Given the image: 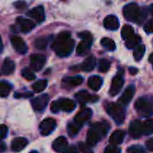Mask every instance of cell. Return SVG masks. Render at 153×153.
<instances>
[{
    "label": "cell",
    "mask_w": 153,
    "mask_h": 153,
    "mask_svg": "<svg viewBox=\"0 0 153 153\" xmlns=\"http://www.w3.org/2000/svg\"><path fill=\"white\" fill-rule=\"evenodd\" d=\"M74 48V40L71 39L69 31L60 32L52 44V48L60 57L68 56Z\"/></svg>",
    "instance_id": "obj_1"
},
{
    "label": "cell",
    "mask_w": 153,
    "mask_h": 153,
    "mask_svg": "<svg viewBox=\"0 0 153 153\" xmlns=\"http://www.w3.org/2000/svg\"><path fill=\"white\" fill-rule=\"evenodd\" d=\"M110 126L108 122H97L92 124L87 133V143L91 147L95 146L108 133Z\"/></svg>",
    "instance_id": "obj_2"
},
{
    "label": "cell",
    "mask_w": 153,
    "mask_h": 153,
    "mask_svg": "<svg viewBox=\"0 0 153 153\" xmlns=\"http://www.w3.org/2000/svg\"><path fill=\"white\" fill-rule=\"evenodd\" d=\"M123 13L124 17L127 21L141 24V22L144 21L147 16V10L141 9L136 3H130L124 6Z\"/></svg>",
    "instance_id": "obj_3"
},
{
    "label": "cell",
    "mask_w": 153,
    "mask_h": 153,
    "mask_svg": "<svg viewBox=\"0 0 153 153\" xmlns=\"http://www.w3.org/2000/svg\"><path fill=\"white\" fill-rule=\"evenodd\" d=\"M135 109L140 116L148 117L153 115V96H145L139 98L135 104Z\"/></svg>",
    "instance_id": "obj_4"
},
{
    "label": "cell",
    "mask_w": 153,
    "mask_h": 153,
    "mask_svg": "<svg viewBox=\"0 0 153 153\" xmlns=\"http://www.w3.org/2000/svg\"><path fill=\"white\" fill-rule=\"evenodd\" d=\"M106 111L111 118L117 124L122 125L126 118L125 107L119 103H109L106 107Z\"/></svg>",
    "instance_id": "obj_5"
},
{
    "label": "cell",
    "mask_w": 153,
    "mask_h": 153,
    "mask_svg": "<svg viewBox=\"0 0 153 153\" xmlns=\"http://www.w3.org/2000/svg\"><path fill=\"white\" fill-rule=\"evenodd\" d=\"M76 108V103L74 100L70 99H59L51 103L50 109L53 113H58L60 111L72 112Z\"/></svg>",
    "instance_id": "obj_6"
},
{
    "label": "cell",
    "mask_w": 153,
    "mask_h": 153,
    "mask_svg": "<svg viewBox=\"0 0 153 153\" xmlns=\"http://www.w3.org/2000/svg\"><path fill=\"white\" fill-rule=\"evenodd\" d=\"M78 37L82 39V41L79 43L76 48V53L79 56H85L91 50L92 45V36L89 31H82L78 33Z\"/></svg>",
    "instance_id": "obj_7"
},
{
    "label": "cell",
    "mask_w": 153,
    "mask_h": 153,
    "mask_svg": "<svg viewBox=\"0 0 153 153\" xmlns=\"http://www.w3.org/2000/svg\"><path fill=\"white\" fill-rule=\"evenodd\" d=\"M124 71L123 69H119L117 74L113 78L112 82H111V86L109 89V94L111 97H114L116 95H117L120 91L122 90V87L124 85L125 80H124V76H123Z\"/></svg>",
    "instance_id": "obj_8"
},
{
    "label": "cell",
    "mask_w": 153,
    "mask_h": 153,
    "mask_svg": "<svg viewBox=\"0 0 153 153\" xmlns=\"http://www.w3.org/2000/svg\"><path fill=\"white\" fill-rule=\"evenodd\" d=\"M49 97L48 94H42L40 96H38L30 100V104L32 108L35 111H42L45 109L47 105L48 104Z\"/></svg>",
    "instance_id": "obj_9"
},
{
    "label": "cell",
    "mask_w": 153,
    "mask_h": 153,
    "mask_svg": "<svg viewBox=\"0 0 153 153\" xmlns=\"http://www.w3.org/2000/svg\"><path fill=\"white\" fill-rule=\"evenodd\" d=\"M56 126V122L54 118H46L39 125V133L43 136L50 134Z\"/></svg>",
    "instance_id": "obj_10"
},
{
    "label": "cell",
    "mask_w": 153,
    "mask_h": 153,
    "mask_svg": "<svg viewBox=\"0 0 153 153\" xmlns=\"http://www.w3.org/2000/svg\"><path fill=\"white\" fill-rule=\"evenodd\" d=\"M75 100L82 105L86 104V103H93L97 102L99 100V97L97 95H91L87 91L82 90L78 91L75 95Z\"/></svg>",
    "instance_id": "obj_11"
},
{
    "label": "cell",
    "mask_w": 153,
    "mask_h": 153,
    "mask_svg": "<svg viewBox=\"0 0 153 153\" xmlns=\"http://www.w3.org/2000/svg\"><path fill=\"white\" fill-rule=\"evenodd\" d=\"M46 61V56L42 54H32L30 57V67L36 72L40 71L44 67Z\"/></svg>",
    "instance_id": "obj_12"
},
{
    "label": "cell",
    "mask_w": 153,
    "mask_h": 153,
    "mask_svg": "<svg viewBox=\"0 0 153 153\" xmlns=\"http://www.w3.org/2000/svg\"><path fill=\"white\" fill-rule=\"evenodd\" d=\"M91 116H92L91 109L89 108H86V107H82L81 108V110L74 117V121L76 122L78 125L82 126L87 121H89L91 118Z\"/></svg>",
    "instance_id": "obj_13"
},
{
    "label": "cell",
    "mask_w": 153,
    "mask_h": 153,
    "mask_svg": "<svg viewBox=\"0 0 153 153\" xmlns=\"http://www.w3.org/2000/svg\"><path fill=\"white\" fill-rule=\"evenodd\" d=\"M10 40H11L13 48L16 50L17 53H19V54H25L27 52L28 47H27L25 41L22 38H20L18 36H12Z\"/></svg>",
    "instance_id": "obj_14"
},
{
    "label": "cell",
    "mask_w": 153,
    "mask_h": 153,
    "mask_svg": "<svg viewBox=\"0 0 153 153\" xmlns=\"http://www.w3.org/2000/svg\"><path fill=\"white\" fill-rule=\"evenodd\" d=\"M27 15L30 18H32L37 22L40 23L45 20V11L44 7L42 5H39L37 7L32 8L27 13Z\"/></svg>",
    "instance_id": "obj_15"
},
{
    "label": "cell",
    "mask_w": 153,
    "mask_h": 153,
    "mask_svg": "<svg viewBox=\"0 0 153 153\" xmlns=\"http://www.w3.org/2000/svg\"><path fill=\"white\" fill-rule=\"evenodd\" d=\"M134 93H135V88H134V85H130L129 87H127L126 89V91H124L123 95L118 100V103L121 104L124 107L127 106L131 102V100H133V98L134 96Z\"/></svg>",
    "instance_id": "obj_16"
},
{
    "label": "cell",
    "mask_w": 153,
    "mask_h": 153,
    "mask_svg": "<svg viewBox=\"0 0 153 153\" xmlns=\"http://www.w3.org/2000/svg\"><path fill=\"white\" fill-rule=\"evenodd\" d=\"M16 22L19 26L20 30L23 33L30 32L35 27V23L32 21L26 19V18H23V17H18L16 19Z\"/></svg>",
    "instance_id": "obj_17"
},
{
    "label": "cell",
    "mask_w": 153,
    "mask_h": 153,
    "mask_svg": "<svg viewBox=\"0 0 153 153\" xmlns=\"http://www.w3.org/2000/svg\"><path fill=\"white\" fill-rule=\"evenodd\" d=\"M104 27L109 30H117L119 28V20L118 18L114 15V14H110L108 15L103 22Z\"/></svg>",
    "instance_id": "obj_18"
},
{
    "label": "cell",
    "mask_w": 153,
    "mask_h": 153,
    "mask_svg": "<svg viewBox=\"0 0 153 153\" xmlns=\"http://www.w3.org/2000/svg\"><path fill=\"white\" fill-rule=\"evenodd\" d=\"M52 148L56 152H65V151L68 148V143L66 138L65 136H59L58 138H56L52 143Z\"/></svg>",
    "instance_id": "obj_19"
},
{
    "label": "cell",
    "mask_w": 153,
    "mask_h": 153,
    "mask_svg": "<svg viewBox=\"0 0 153 153\" xmlns=\"http://www.w3.org/2000/svg\"><path fill=\"white\" fill-rule=\"evenodd\" d=\"M129 134L133 138H140L143 134V123L139 120H134L129 126Z\"/></svg>",
    "instance_id": "obj_20"
},
{
    "label": "cell",
    "mask_w": 153,
    "mask_h": 153,
    "mask_svg": "<svg viewBox=\"0 0 153 153\" xmlns=\"http://www.w3.org/2000/svg\"><path fill=\"white\" fill-rule=\"evenodd\" d=\"M28 144V140L23 137H17L14 138L12 141L11 143V149L14 152H19L22 150H23Z\"/></svg>",
    "instance_id": "obj_21"
},
{
    "label": "cell",
    "mask_w": 153,
    "mask_h": 153,
    "mask_svg": "<svg viewBox=\"0 0 153 153\" xmlns=\"http://www.w3.org/2000/svg\"><path fill=\"white\" fill-rule=\"evenodd\" d=\"M102 83H103L102 78L98 75L91 76L88 80V86L94 91H98L101 88Z\"/></svg>",
    "instance_id": "obj_22"
},
{
    "label": "cell",
    "mask_w": 153,
    "mask_h": 153,
    "mask_svg": "<svg viewBox=\"0 0 153 153\" xmlns=\"http://www.w3.org/2000/svg\"><path fill=\"white\" fill-rule=\"evenodd\" d=\"M15 69V64L13 60H11L10 58H5L4 60V63L2 65V74L4 75H9L12 74L13 72Z\"/></svg>",
    "instance_id": "obj_23"
},
{
    "label": "cell",
    "mask_w": 153,
    "mask_h": 153,
    "mask_svg": "<svg viewBox=\"0 0 153 153\" xmlns=\"http://www.w3.org/2000/svg\"><path fill=\"white\" fill-rule=\"evenodd\" d=\"M96 65V58L94 56H90L87 57L81 65L80 69L85 71V72H91L94 69Z\"/></svg>",
    "instance_id": "obj_24"
},
{
    "label": "cell",
    "mask_w": 153,
    "mask_h": 153,
    "mask_svg": "<svg viewBox=\"0 0 153 153\" xmlns=\"http://www.w3.org/2000/svg\"><path fill=\"white\" fill-rule=\"evenodd\" d=\"M124 138H125V132L122 130H117L111 134L109 138V143H111V145L117 146L123 143Z\"/></svg>",
    "instance_id": "obj_25"
},
{
    "label": "cell",
    "mask_w": 153,
    "mask_h": 153,
    "mask_svg": "<svg viewBox=\"0 0 153 153\" xmlns=\"http://www.w3.org/2000/svg\"><path fill=\"white\" fill-rule=\"evenodd\" d=\"M83 82V78L82 76H74V77H67L63 80V83H65V87H76L82 84Z\"/></svg>",
    "instance_id": "obj_26"
},
{
    "label": "cell",
    "mask_w": 153,
    "mask_h": 153,
    "mask_svg": "<svg viewBox=\"0 0 153 153\" xmlns=\"http://www.w3.org/2000/svg\"><path fill=\"white\" fill-rule=\"evenodd\" d=\"M81 128H82V126L78 125L74 121H71L67 125V133L71 137H74L75 135H77V134L79 133Z\"/></svg>",
    "instance_id": "obj_27"
},
{
    "label": "cell",
    "mask_w": 153,
    "mask_h": 153,
    "mask_svg": "<svg viewBox=\"0 0 153 153\" xmlns=\"http://www.w3.org/2000/svg\"><path fill=\"white\" fill-rule=\"evenodd\" d=\"M141 42V37L139 35H134L133 37H131L130 39L126 40V47L127 48H136L138 46H140Z\"/></svg>",
    "instance_id": "obj_28"
},
{
    "label": "cell",
    "mask_w": 153,
    "mask_h": 153,
    "mask_svg": "<svg viewBox=\"0 0 153 153\" xmlns=\"http://www.w3.org/2000/svg\"><path fill=\"white\" fill-rule=\"evenodd\" d=\"M100 44H101V46L105 49H107L108 51H114L116 49V48H117L115 41L113 39H109V38H103V39H101Z\"/></svg>",
    "instance_id": "obj_29"
},
{
    "label": "cell",
    "mask_w": 153,
    "mask_h": 153,
    "mask_svg": "<svg viewBox=\"0 0 153 153\" xmlns=\"http://www.w3.org/2000/svg\"><path fill=\"white\" fill-rule=\"evenodd\" d=\"M134 34V28L128 24L125 25L122 29V31H121V36H122V39L126 40L128 39H130L131 37H133Z\"/></svg>",
    "instance_id": "obj_30"
},
{
    "label": "cell",
    "mask_w": 153,
    "mask_h": 153,
    "mask_svg": "<svg viewBox=\"0 0 153 153\" xmlns=\"http://www.w3.org/2000/svg\"><path fill=\"white\" fill-rule=\"evenodd\" d=\"M11 90H12V85L10 83H8L7 82H4V81H2L0 82V96L2 98L8 96Z\"/></svg>",
    "instance_id": "obj_31"
},
{
    "label": "cell",
    "mask_w": 153,
    "mask_h": 153,
    "mask_svg": "<svg viewBox=\"0 0 153 153\" xmlns=\"http://www.w3.org/2000/svg\"><path fill=\"white\" fill-rule=\"evenodd\" d=\"M153 133V119H147L143 123V134L149 135Z\"/></svg>",
    "instance_id": "obj_32"
},
{
    "label": "cell",
    "mask_w": 153,
    "mask_h": 153,
    "mask_svg": "<svg viewBox=\"0 0 153 153\" xmlns=\"http://www.w3.org/2000/svg\"><path fill=\"white\" fill-rule=\"evenodd\" d=\"M47 86H48V81L47 80H39V81H38L32 84V89L35 92L39 93V92L43 91L47 88Z\"/></svg>",
    "instance_id": "obj_33"
},
{
    "label": "cell",
    "mask_w": 153,
    "mask_h": 153,
    "mask_svg": "<svg viewBox=\"0 0 153 153\" xmlns=\"http://www.w3.org/2000/svg\"><path fill=\"white\" fill-rule=\"evenodd\" d=\"M49 42V37H39L35 40V47L38 49H45Z\"/></svg>",
    "instance_id": "obj_34"
},
{
    "label": "cell",
    "mask_w": 153,
    "mask_h": 153,
    "mask_svg": "<svg viewBox=\"0 0 153 153\" xmlns=\"http://www.w3.org/2000/svg\"><path fill=\"white\" fill-rule=\"evenodd\" d=\"M145 53V46L144 45H140L138 46L134 50V57L136 61H140Z\"/></svg>",
    "instance_id": "obj_35"
},
{
    "label": "cell",
    "mask_w": 153,
    "mask_h": 153,
    "mask_svg": "<svg viewBox=\"0 0 153 153\" xmlns=\"http://www.w3.org/2000/svg\"><path fill=\"white\" fill-rule=\"evenodd\" d=\"M99 71L100 72H102V73H106L109 70L110 68V62L108 60V59H105V58H102L99 61Z\"/></svg>",
    "instance_id": "obj_36"
},
{
    "label": "cell",
    "mask_w": 153,
    "mask_h": 153,
    "mask_svg": "<svg viewBox=\"0 0 153 153\" xmlns=\"http://www.w3.org/2000/svg\"><path fill=\"white\" fill-rule=\"evenodd\" d=\"M22 76L24 79L28 80V81H32V80H34L35 77H36L35 74H34V73L31 72L29 68H24V69L22 71Z\"/></svg>",
    "instance_id": "obj_37"
},
{
    "label": "cell",
    "mask_w": 153,
    "mask_h": 153,
    "mask_svg": "<svg viewBox=\"0 0 153 153\" xmlns=\"http://www.w3.org/2000/svg\"><path fill=\"white\" fill-rule=\"evenodd\" d=\"M78 150L82 153H93L91 146L88 143H79Z\"/></svg>",
    "instance_id": "obj_38"
},
{
    "label": "cell",
    "mask_w": 153,
    "mask_h": 153,
    "mask_svg": "<svg viewBox=\"0 0 153 153\" xmlns=\"http://www.w3.org/2000/svg\"><path fill=\"white\" fill-rule=\"evenodd\" d=\"M129 153H146V151L140 145H133L127 149Z\"/></svg>",
    "instance_id": "obj_39"
},
{
    "label": "cell",
    "mask_w": 153,
    "mask_h": 153,
    "mask_svg": "<svg viewBox=\"0 0 153 153\" xmlns=\"http://www.w3.org/2000/svg\"><path fill=\"white\" fill-rule=\"evenodd\" d=\"M104 153H121V150L115 145H108L105 148Z\"/></svg>",
    "instance_id": "obj_40"
},
{
    "label": "cell",
    "mask_w": 153,
    "mask_h": 153,
    "mask_svg": "<svg viewBox=\"0 0 153 153\" xmlns=\"http://www.w3.org/2000/svg\"><path fill=\"white\" fill-rule=\"evenodd\" d=\"M144 30L146 33H152L153 32V19L148 21L144 25Z\"/></svg>",
    "instance_id": "obj_41"
},
{
    "label": "cell",
    "mask_w": 153,
    "mask_h": 153,
    "mask_svg": "<svg viewBox=\"0 0 153 153\" xmlns=\"http://www.w3.org/2000/svg\"><path fill=\"white\" fill-rule=\"evenodd\" d=\"M7 132H8L7 126L5 125H1V126H0V138L1 139H4L6 136Z\"/></svg>",
    "instance_id": "obj_42"
},
{
    "label": "cell",
    "mask_w": 153,
    "mask_h": 153,
    "mask_svg": "<svg viewBox=\"0 0 153 153\" xmlns=\"http://www.w3.org/2000/svg\"><path fill=\"white\" fill-rule=\"evenodd\" d=\"M64 153H79V150L74 145H71L68 146V148L65 151Z\"/></svg>",
    "instance_id": "obj_43"
},
{
    "label": "cell",
    "mask_w": 153,
    "mask_h": 153,
    "mask_svg": "<svg viewBox=\"0 0 153 153\" xmlns=\"http://www.w3.org/2000/svg\"><path fill=\"white\" fill-rule=\"evenodd\" d=\"M32 96V93L31 92H25V93H15L14 97L17 98V99H20V98H29V97H31Z\"/></svg>",
    "instance_id": "obj_44"
},
{
    "label": "cell",
    "mask_w": 153,
    "mask_h": 153,
    "mask_svg": "<svg viewBox=\"0 0 153 153\" xmlns=\"http://www.w3.org/2000/svg\"><path fill=\"white\" fill-rule=\"evenodd\" d=\"M146 147L148 149V151L150 152H153V137L149 139L147 142H146Z\"/></svg>",
    "instance_id": "obj_45"
},
{
    "label": "cell",
    "mask_w": 153,
    "mask_h": 153,
    "mask_svg": "<svg viewBox=\"0 0 153 153\" xmlns=\"http://www.w3.org/2000/svg\"><path fill=\"white\" fill-rule=\"evenodd\" d=\"M14 5H15V7H17L19 9H24L26 7V4L24 2H16L14 4Z\"/></svg>",
    "instance_id": "obj_46"
},
{
    "label": "cell",
    "mask_w": 153,
    "mask_h": 153,
    "mask_svg": "<svg viewBox=\"0 0 153 153\" xmlns=\"http://www.w3.org/2000/svg\"><path fill=\"white\" fill-rule=\"evenodd\" d=\"M129 72H130V74H136L137 73H138V70L136 69V68H134V67H130L129 68Z\"/></svg>",
    "instance_id": "obj_47"
},
{
    "label": "cell",
    "mask_w": 153,
    "mask_h": 153,
    "mask_svg": "<svg viewBox=\"0 0 153 153\" xmlns=\"http://www.w3.org/2000/svg\"><path fill=\"white\" fill-rule=\"evenodd\" d=\"M149 61H150V63L152 65V68H153V53H152V54L150 55V56H149Z\"/></svg>",
    "instance_id": "obj_48"
},
{
    "label": "cell",
    "mask_w": 153,
    "mask_h": 153,
    "mask_svg": "<svg viewBox=\"0 0 153 153\" xmlns=\"http://www.w3.org/2000/svg\"><path fill=\"white\" fill-rule=\"evenodd\" d=\"M0 144H1V149H0V151H1L2 152H4V150H5V146H4V143H1Z\"/></svg>",
    "instance_id": "obj_49"
},
{
    "label": "cell",
    "mask_w": 153,
    "mask_h": 153,
    "mask_svg": "<svg viewBox=\"0 0 153 153\" xmlns=\"http://www.w3.org/2000/svg\"><path fill=\"white\" fill-rule=\"evenodd\" d=\"M149 11H150V13L153 15V4H151V6L149 7Z\"/></svg>",
    "instance_id": "obj_50"
},
{
    "label": "cell",
    "mask_w": 153,
    "mask_h": 153,
    "mask_svg": "<svg viewBox=\"0 0 153 153\" xmlns=\"http://www.w3.org/2000/svg\"><path fill=\"white\" fill-rule=\"evenodd\" d=\"M29 153H39L37 151H31L30 152H29Z\"/></svg>",
    "instance_id": "obj_51"
}]
</instances>
